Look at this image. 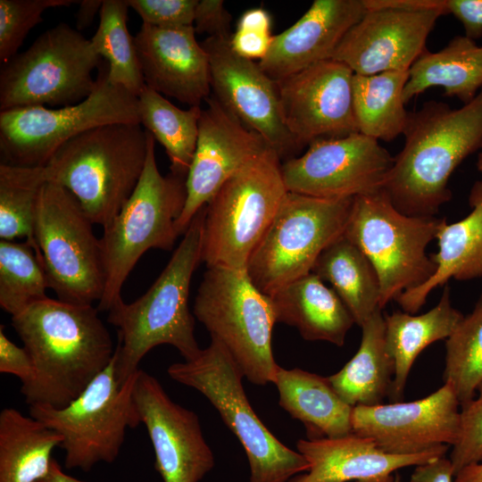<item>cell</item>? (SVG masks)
Masks as SVG:
<instances>
[{"label": "cell", "instance_id": "obj_1", "mask_svg": "<svg viewBox=\"0 0 482 482\" xmlns=\"http://www.w3.org/2000/svg\"><path fill=\"white\" fill-rule=\"evenodd\" d=\"M98 312L47 297L12 317L34 365L21 388L29 406H67L110 364L115 347Z\"/></svg>", "mask_w": 482, "mask_h": 482}, {"label": "cell", "instance_id": "obj_2", "mask_svg": "<svg viewBox=\"0 0 482 482\" xmlns=\"http://www.w3.org/2000/svg\"><path fill=\"white\" fill-rule=\"evenodd\" d=\"M404 144L383 184L394 206L415 217H434L452 198L450 177L469 155L482 151V89L453 109L428 101L409 112Z\"/></svg>", "mask_w": 482, "mask_h": 482}, {"label": "cell", "instance_id": "obj_3", "mask_svg": "<svg viewBox=\"0 0 482 482\" xmlns=\"http://www.w3.org/2000/svg\"><path fill=\"white\" fill-rule=\"evenodd\" d=\"M204 209L195 216L150 288L134 302L121 299L108 311L107 320L117 328L113 356L120 386L139 370L145 355L160 345H172L185 361L193 360L202 350L194 335L188 297L193 273L202 262Z\"/></svg>", "mask_w": 482, "mask_h": 482}, {"label": "cell", "instance_id": "obj_4", "mask_svg": "<svg viewBox=\"0 0 482 482\" xmlns=\"http://www.w3.org/2000/svg\"><path fill=\"white\" fill-rule=\"evenodd\" d=\"M147 146V132L140 123H112L87 130L52 155L44 166L46 180L67 189L92 223L104 228L133 193Z\"/></svg>", "mask_w": 482, "mask_h": 482}, {"label": "cell", "instance_id": "obj_5", "mask_svg": "<svg viewBox=\"0 0 482 482\" xmlns=\"http://www.w3.org/2000/svg\"><path fill=\"white\" fill-rule=\"evenodd\" d=\"M147 132V155L142 175L119 213L104 227L100 244L105 283L99 312L122 299L121 288L140 257L149 249L170 250L179 237L176 223L187 198V177L162 175L153 135Z\"/></svg>", "mask_w": 482, "mask_h": 482}, {"label": "cell", "instance_id": "obj_6", "mask_svg": "<svg viewBox=\"0 0 482 482\" xmlns=\"http://www.w3.org/2000/svg\"><path fill=\"white\" fill-rule=\"evenodd\" d=\"M173 380L204 395L225 425L237 437L250 467L249 482H289L308 471L310 464L298 452L279 441L259 419L246 397L242 370L217 339L190 361L171 364Z\"/></svg>", "mask_w": 482, "mask_h": 482}, {"label": "cell", "instance_id": "obj_7", "mask_svg": "<svg viewBox=\"0 0 482 482\" xmlns=\"http://www.w3.org/2000/svg\"><path fill=\"white\" fill-rule=\"evenodd\" d=\"M287 193L281 160L270 147L218 190L204 209L202 262L246 270Z\"/></svg>", "mask_w": 482, "mask_h": 482}, {"label": "cell", "instance_id": "obj_8", "mask_svg": "<svg viewBox=\"0 0 482 482\" xmlns=\"http://www.w3.org/2000/svg\"><path fill=\"white\" fill-rule=\"evenodd\" d=\"M443 219L399 212L383 187L353 198L343 235L373 265L381 309L434 275L436 265L426 249L436 239Z\"/></svg>", "mask_w": 482, "mask_h": 482}, {"label": "cell", "instance_id": "obj_9", "mask_svg": "<svg viewBox=\"0 0 482 482\" xmlns=\"http://www.w3.org/2000/svg\"><path fill=\"white\" fill-rule=\"evenodd\" d=\"M193 314L228 350L245 378L258 386L273 382L278 368L271 346L276 314L270 296L252 283L246 270L207 267Z\"/></svg>", "mask_w": 482, "mask_h": 482}, {"label": "cell", "instance_id": "obj_10", "mask_svg": "<svg viewBox=\"0 0 482 482\" xmlns=\"http://www.w3.org/2000/svg\"><path fill=\"white\" fill-rule=\"evenodd\" d=\"M112 123H140L138 99L108 80L105 62L99 67L94 90L78 104L53 109L36 105L1 111V162L45 166L68 140Z\"/></svg>", "mask_w": 482, "mask_h": 482}, {"label": "cell", "instance_id": "obj_11", "mask_svg": "<svg viewBox=\"0 0 482 482\" xmlns=\"http://www.w3.org/2000/svg\"><path fill=\"white\" fill-rule=\"evenodd\" d=\"M353 198H320L289 192L252 253L246 273L271 296L312 272L320 253L343 235Z\"/></svg>", "mask_w": 482, "mask_h": 482}, {"label": "cell", "instance_id": "obj_12", "mask_svg": "<svg viewBox=\"0 0 482 482\" xmlns=\"http://www.w3.org/2000/svg\"><path fill=\"white\" fill-rule=\"evenodd\" d=\"M101 57L66 23L46 30L0 71V110L78 104L94 90Z\"/></svg>", "mask_w": 482, "mask_h": 482}, {"label": "cell", "instance_id": "obj_13", "mask_svg": "<svg viewBox=\"0 0 482 482\" xmlns=\"http://www.w3.org/2000/svg\"><path fill=\"white\" fill-rule=\"evenodd\" d=\"M137 372L120 386L113 356L67 406H29L31 417L62 436L60 446L65 452L66 469L87 472L98 462L112 463L117 459L127 429L141 424L132 394Z\"/></svg>", "mask_w": 482, "mask_h": 482}, {"label": "cell", "instance_id": "obj_14", "mask_svg": "<svg viewBox=\"0 0 482 482\" xmlns=\"http://www.w3.org/2000/svg\"><path fill=\"white\" fill-rule=\"evenodd\" d=\"M92 225L67 189L52 182L45 184L34 232L49 288L61 301L93 305L103 296V253Z\"/></svg>", "mask_w": 482, "mask_h": 482}, {"label": "cell", "instance_id": "obj_15", "mask_svg": "<svg viewBox=\"0 0 482 482\" xmlns=\"http://www.w3.org/2000/svg\"><path fill=\"white\" fill-rule=\"evenodd\" d=\"M427 2L419 8L415 0H365L366 12L345 33L331 59L359 75L410 71L428 51L436 21L446 15Z\"/></svg>", "mask_w": 482, "mask_h": 482}, {"label": "cell", "instance_id": "obj_16", "mask_svg": "<svg viewBox=\"0 0 482 482\" xmlns=\"http://www.w3.org/2000/svg\"><path fill=\"white\" fill-rule=\"evenodd\" d=\"M394 156L378 140L353 133L319 139L281 163L289 192L320 198H354L382 188Z\"/></svg>", "mask_w": 482, "mask_h": 482}, {"label": "cell", "instance_id": "obj_17", "mask_svg": "<svg viewBox=\"0 0 482 482\" xmlns=\"http://www.w3.org/2000/svg\"><path fill=\"white\" fill-rule=\"evenodd\" d=\"M353 71L328 59L276 80L284 124L301 150L319 139L358 133Z\"/></svg>", "mask_w": 482, "mask_h": 482}, {"label": "cell", "instance_id": "obj_18", "mask_svg": "<svg viewBox=\"0 0 482 482\" xmlns=\"http://www.w3.org/2000/svg\"><path fill=\"white\" fill-rule=\"evenodd\" d=\"M230 37L201 42L209 59L212 95L247 128L260 134L282 161L300 149L287 129L276 81L253 60L237 54Z\"/></svg>", "mask_w": 482, "mask_h": 482}, {"label": "cell", "instance_id": "obj_19", "mask_svg": "<svg viewBox=\"0 0 482 482\" xmlns=\"http://www.w3.org/2000/svg\"><path fill=\"white\" fill-rule=\"evenodd\" d=\"M460 402L445 383L429 395L411 402L356 406L353 433L370 439L382 451L397 455L425 453L456 442Z\"/></svg>", "mask_w": 482, "mask_h": 482}, {"label": "cell", "instance_id": "obj_20", "mask_svg": "<svg viewBox=\"0 0 482 482\" xmlns=\"http://www.w3.org/2000/svg\"><path fill=\"white\" fill-rule=\"evenodd\" d=\"M133 399L154 452L163 482H199L214 466L195 412L173 402L160 382L138 370Z\"/></svg>", "mask_w": 482, "mask_h": 482}, {"label": "cell", "instance_id": "obj_21", "mask_svg": "<svg viewBox=\"0 0 482 482\" xmlns=\"http://www.w3.org/2000/svg\"><path fill=\"white\" fill-rule=\"evenodd\" d=\"M205 102L186 180V203L176 223L179 236L185 234L195 216L231 176L269 147L260 134L243 124L212 95Z\"/></svg>", "mask_w": 482, "mask_h": 482}, {"label": "cell", "instance_id": "obj_22", "mask_svg": "<svg viewBox=\"0 0 482 482\" xmlns=\"http://www.w3.org/2000/svg\"><path fill=\"white\" fill-rule=\"evenodd\" d=\"M134 38L145 86L190 107L201 106L212 95L208 55L194 26L143 23Z\"/></svg>", "mask_w": 482, "mask_h": 482}, {"label": "cell", "instance_id": "obj_23", "mask_svg": "<svg viewBox=\"0 0 482 482\" xmlns=\"http://www.w3.org/2000/svg\"><path fill=\"white\" fill-rule=\"evenodd\" d=\"M367 11L365 0H315L291 27L273 36L258 63L278 80L332 55L345 33Z\"/></svg>", "mask_w": 482, "mask_h": 482}, {"label": "cell", "instance_id": "obj_24", "mask_svg": "<svg viewBox=\"0 0 482 482\" xmlns=\"http://www.w3.org/2000/svg\"><path fill=\"white\" fill-rule=\"evenodd\" d=\"M296 448L310 468L289 482H395V471L444 456L448 445L417 454L397 455L352 433L338 438L300 439Z\"/></svg>", "mask_w": 482, "mask_h": 482}, {"label": "cell", "instance_id": "obj_25", "mask_svg": "<svg viewBox=\"0 0 482 482\" xmlns=\"http://www.w3.org/2000/svg\"><path fill=\"white\" fill-rule=\"evenodd\" d=\"M470 212L447 223L444 218L436 239L438 251L430 257L436 265L434 275L423 285L403 293L395 301L403 312L416 313L430 292L451 279L482 278V179L470 188Z\"/></svg>", "mask_w": 482, "mask_h": 482}, {"label": "cell", "instance_id": "obj_26", "mask_svg": "<svg viewBox=\"0 0 482 482\" xmlns=\"http://www.w3.org/2000/svg\"><path fill=\"white\" fill-rule=\"evenodd\" d=\"M270 298L277 322L296 328L307 341L342 346L355 323L337 294L312 272L284 286Z\"/></svg>", "mask_w": 482, "mask_h": 482}, {"label": "cell", "instance_id": "obj_27", "mask_svg": "<svg viewBox=\"0 0 482 482\" xmlns=\"http://www.w3.org/2000/svg\"><path fill=\"white\" fill-rule=\"evenodd\" d=\"M272 383L279 394V405L303 424L309 440L353 433V407L339 396L328 377L278 366Z\"/></svg>", "mask_w": 482, "mask_h": 482}, {"label": "cell", "instance_id": "obj_28", "mask_svg": "<svg viewBox=\"0 0 482 482\" xmlns=\"http://www.w3.org/2000/svg\"><path fill=\"white\" fill-rule=\"evenodd\" d=\"M462 317L452 304L449 286L445 287L437 304L425 313L384 314L386 345L395 362L389 394L393 402L403 398L409 373L419 354L429 345L447 339Z\"/></svg>", "mask_w": 482, "mask_h": 482}, {"label": "cell", "instance_id": "obj_29", "mask_svg": "<svg viewBox=\"0 0 482 482\" xmlns=\"http://www.w3.org/2000/svg\"><path fill=\"white\" fill-rule=\"evenodd\" d=\"M360 346L346 364L328 377L339 396L352 407L381 404L390 394L395 362L385 339V318L376 311L362 326Z\"/></svg>", "mask_w": 482, "mask_h": 482}, {"label": "cell", "instance_id": "obj_30", "mask_svg": "<svg viewBox=\"0 0 482 482\" xmlns=\"http://www.w3.org/2000/svg\"><path fill=\"white\" fill-rule=\"evenodd\" d=\"M403 92L406 104L433 87L466 104L482 89V46L465 36L454 37L438 52L424 53L411 67Z\"/></svg>", "mask_w": 482, "mask_h": 482}, {"label": "cell", "instance_id": "obj_31", "mask_svg": "<svg viewBox=\"0 0 482 482\" xmlns=\"http://www.w3.org/2000/svg\"><path fill=\"white\" fill-rule=\"evenodd\" d=\"M62 437L42 421L6 407L0 412V482H37L49 472Z\"/></svg>", "mask_w": 482, "mask_h": 482}, {"label": "cell", "instance_id": "obj_32", "mask_svg": "<svg viewBox=\"0 0 482 482\" xmlns=\"http://www.w3.org/2000/svg\"><path fill=\"white\" fill-rule=\"evenodd\" d=\"M312 272L332 286L358 326L382 310L380 285L373 265L344 235L326 247Z\"/></svg>", "mask_w": 482, "mask_h": 482}, {"label": "cell", "instance_id": "obj_33", "mask_svg": "<svg viewBox=\"0 0 482 482\" xmlns=\"http://www.w3.org/2000/svg\"><path fill=\"white\" fill-rule=\"evenodd\" d=\"M409 75V71L353 74V107L359 133L386 142L403 134L409 112L403 92Z\"/></svg>", "mask_w": 482, "mask_h": 482}, {"label": "cell", "instance_id": "obj_34", "mask_svg": "<svg viewBox=\"0 0 482 482\" xmlns=\"http://www.w3.org/2000/svg\"><path fill=\"white\" fill-rule=\"evenodd\" d=\"M137 99L140 124L164 147L170 171L187 177L196 147L201 106L182 110L147 86Z\"/></svg>", "mask_w": 482, "mask_h": 482}, {"label": "cell", "instance_id": "obj_35", "mask_svg": "<svg viewBox=\"0 0 482 482\" xmlns=\"http://www.w3.org/2000/svg\"><path fill=\"white\" fill-rule=\"evenodd\" d=\"M44 166L0 163V238H25L42 261L35 238V221L43 187Z\"/></svg>", "mask_w": 482, "mask_h": 482}, {"label": "cell", "instance_id": "obj_36", "mask_svg": "<svg viewBox=\"0 0 482 482\" xmlns=\"http://www.w3.org/2000/svg\"><path fill=\"white\" fill-rule=\"evenodd\" d=\"M127 0H104L99 25L89 39L95 53L108 66V80L138 96L145 87L135 38L128 26Z\"/></svg>", "mask_w": 482, "mask_h": 482}, {"label": "cell", "instance_id": "obj_37", "mask_svg": "<svg viewBox=\"0 0 482 482\" xmlns=\"http://www.w3.org/2000/svg\"><path fill=\"white\" fill-rule=\"evenodd\" d=\"M49 288L43 262L24 242L0 241V306L15 316L47 298Z\"/></svg>", "mask_w": 482, "mask_h": 482}, {"label": "cell", "instance_id": "obj_38", "mask_svg": "<svg viewBox=\"0 0 482 482\" xmlns=\"http://www.w3.org/2000/svg\"><path fill=\"white\" fill-rule=\"evenodd\" d=\"M444 380L461 405L474 398L482 382V295L446 339Z\"/></svg>", "mask_w": 482, "mask_h": 482}, {"label": "cell", "instance_id": "obj_39", "mask_svg": "<svg viewBox=\"0 0 482 482\" xmlns=\"http://www.w3.org/2000/svg\"><path fill=\"white\" fill-rule=\"evenodd\" d=\"M74 0H0V61L12 58L29 30L50 8L69 6Z\"/></svg>", "mask_w": 482, "mask_h": 482}, {"label": "cell", "instance_id": "obj_40", "mask_svg": "<svg viewBox=\"0 0 482 482\" xmlns=\"http://www.w3.org/2000/svg\"><path fill=\"white\" fill-rule=\"evenodd\" d=\"M478 395L461 404L459 436L450 453L454 477L462 469L482 462V382Z\"/></svg>", "mask_w": 482, "mask_h": 482}, {"label": "cell", "instance_id": "obj_41", "mask_svg": "<svg viewBox=\"0 0 482 482\" xmlns=\"http://www.w3.org/2000/svg\"><path fill=\"white\" fill-rule=\"evenodd\" d=\"M271 16L262 8L246 10L238 19L237 29L230 37L232 50L241 57L262 60L272 42Z\"/></svg>", "mask_w": 482, "mask_h": 482}, {"label": "cell", "instance_id": "obj_42", "mask_svg": "<svg viewBox=\"0 0 482 482\" xmlns=\"http://www.w3.org/2000/svg\"><path fill=\"white\" fill-rule=\"evenodd\" d=\"M199 0H127L144 24L160 28H180L194 25Z\"/></svg>", "mask_w": 482, "mask_h": 482}, {"label": "cell", "instance_id": "obj_43", "mask_svg": "<svg viewBox=\"0 0 482 482\" xmlns=\"http://www.w3.org/2000/svg\"><path fill=\"white\" fill-rule=\"evenodd\" d=\"M232 16L222 0H201L195 8L194 29L195 33L208 37H230Z\"/></svg>", "mask_w": 482, "mask_h": 482}, {"label": "cell", "instance_id": "obj_44", "mask_svg": "<svg viewBox=\"0 0 482 482\" xmlns=\"http://www.w3.org/2000/svg\"><path fill=\"white\" fill-rule=\"evenodd\" d=\"M0 372L19 378L21 384L28 383L34 375V365L27 349L16 345L0 326Z\"/></svg>", "mask_w": 482, "mask_h": 482}, {"label": "cell", "instance_id": "obj_45", "mask_svg": "<svg viewBox=\"0 0 482 482\" xmlns=\"http://www.w3.org/2000/svg\"><path fill=\"white\" fill-rule=\"evenodd\" d=\"M446 14H453L462 25L465 37L476 40L482 37V0H438Z\"/></svg>", "mask_w": 482, "mask_h": 482}, {"label": "cell", "instance_id": "obj_46", "mask_svg": "<svg viewBox=\"0 0 482 482\" xmlns=\"http://www.w3.org/2000/svg\"><path fill=\"white\" fill-rule=\"evenodd\" d=\"M452 462L445 455L415 466L410 482H453Z\"/></svg>", "mask_w": 482, "mask_h": 482}, {"label": "cell", "instance_id": "obj_47", "mask_svg": "<svg viewBox=\"0 0 482 482\" xmlns=\"http://www.w3.org/2000/svg\"><path fill=\"white\" fill-rule=\"evenodd\" d=\"M76 13V28L80 31L89 27L96 15L100 12L102 0H82Z\"/></svg>", "mask_w": 482, "mask_h": 482}, {"label": "cell", "instance_id": "obj_48", "mask_svg": "<svg viewBox=\"0 0 482 482\" xmlns=\"http://www.w3.org/2000/svg\"><path fill=\"white\" fill-rule=\"evenodd\" d=\"M37 482H86L66 474L55 459H53L49 472Z\"/></svg>", "mask_w": 482, "mask_h": 482}, {"label": "cell", "instance_id": "obj_49", "mask_svg": "<svg viewBox=\"0 0 482 482\" xmlns=\"http://www.w3.org/2000/svg\"><path fill=\"white\" fill-rule=\"evenodd\" d=\"M453 482H482V462L462 469L455 475Z\"/></svg>", "mask_w": 482, "mask_h": 482}, {"label": "cell", "instance_id": "obj_50", "mask_svg": "<svg viewBox=\"0 0 482 482\" xmlns=\"http://www.w3.org/2000/svg\"><path fill=\"white\" fill-rule=\"evenodd\" d=\"M477 169L482 174V151L478 155Z\"/></svg>", "mask_w": 482, "mask_h": 482}, {"label": "cell", "instance_id": "obj_51", "mask_svg": "<svg viewBox=\"0 0 482 482\" xmlns=\"http://www.w3.org/2000/svg\"><path fill=\"white\" fill-rule=\"evenodd\" d=\"M395 482H400V478H399V476L397 474L395 475Z\"/></svg>", "mask_w": 482, "mask_h": 482}]
</instances>
